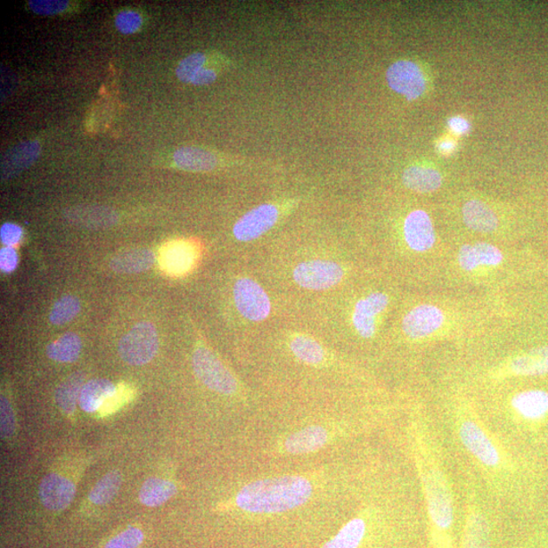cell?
I'll return each mask as SVG.
<instances>
[{
  "label": "cell",
  "instance_id": "obj_1",
  "mask_svg": "<svg viewBox=\"0 0 548 548\" xmlns=\"http://www.w3.org/2000/svg\"><path fill=\"white\" fill-rule=\"evenodd\" d=\"M347 464L338 455L320 462L274 470H249L224 511H233L248 523H266L316 514H331L348 503Z\"/></svg>",
  "mask_w": 548,
  "mask_h": 548
},
{
  "label": "cell",
  "instance_id": "obj_2",
  "mask_svg": "<svg viewBox=\"0 0 548 548\" xmlns=\"http://www.w3.org/2000/svg\"><path fill=\"white\" fill-rule=\"evenodd\" d=\"M422 469V485L430 521L438 533H444L451 528L454 520V509L448 482L436 465H425Z\"/></svg>",
  "mask_w": 548,
  "mask_h": 548
},
{
  "label": "cell",
  "instance_id": "obj_3",
  "mask_svg": "<svg viewBox=\"0 0 548 548\" xmlns=\"http://www.w3.org/2000/svg\"><path fill=\"white\" fill-rule=\"evenodd\" d=\"M194 374L208 389L233 397L240 390L237 378L210 349L199 347L192 355Z\"/></svg>",
  "mask_w": 548,
  "mask_h": 548
},
{
  "label": "cell",
  "instance_id": "obj_4",
  "mask_svg": "<svg viewBox=\"0 0 548 548\" xmlns=\"http://www.w3.org/2000/svg\"><path fill=\"white\" fill-rule=\"evenodd\" d=\"M159 335L155 325L141 323L122 336L119 345L121 359L131 365L149 364L159 352Z\"/></svg>",
  "mask_w": 548,
  "mask_h": 548
},
{
  "label": "cell",
  "instance_id": "obj_5",
  "mask_svg": "<svg viewBox=\"0 0 548 548\" xmlns=\"http://www.w3.org/2000/svg\"><path fill=\"white\" fill-rule=\"evenodd\" d=\"M460 440L470 454L488 469H496L502 463L501 451L479 423L473 420L459 421Z\"/></svg>",
  "mask_w": 548,
  "mask_h": 548
},
{
  "label": "cell",
  "instance_id": "obj_6",
  "mask_svg": "<svg viewBox=\"0 0 548 548\" xmlns=\"http://www.w3.org/2000/svg\"><path fill=\"white\" fill-rule=\"evenodd\" d=\"M292 276L299 287L324 290L339 284L345 276V270L334 261L309 260L299 263Z\"/></svg>",
  "mask_w": 548,
  "mask_h": 548
},
{
  "label": "cell",
  "instance_id": "obj_7",
  "mask_svg": "<svg viewBox=\"0 0 548 548\" xmlns=\"http://www.w3.org/2000/svg\"><path fill=\"white\" fill-rule=\"evenodd\" d=\"M233 292L239 313L247 320L261 323L272 312V303L266 291L249 277L238 280Z\"/></svg>",
  "mask_w": 548,
  "mask_h": 548
},
{
  "label": "cell",
  "instance_id": "obj_8",
  "mask_svg": "<svg viewBox=\"0 0 548 548\" xmlns=\"http://www.w3.org/2000/svg\"><path fill=\"white\" fill-rule=\"evenodd\" d=\"M445 319V313L438 306H416L402 320V331L412 339H427L440 331Z\"/></svg>",
  "mask_w": 548,
  "mask_h": 548
},
{
  "label": "cell",
  "instance_id": "obj_9",
  "mask_svg": "<svg viewBox=\"0 0 548 548\" xmlns=\"http://www.w3.org/2000/svg\"><path fill=\"white\" fill-rule=\"evenodd\" d=\"M390 299L385 292L375 291L356 302L353 325L362 339L374 338L380 316L389 308Z\"/></svg>",
  "mask_w": 548,
  "mask_h": 548
},
{
  "label": "cell",
  "instance_id": "obj_10",
  "mask_svg": "<svg viewBox=\"0 0 548 548\" xmlns=\"http://www.w3.org/2000/svg\"><path fill=\"white\" fill-rule=\"evenodd\" d=\"M387 80L392 90L404 94L408 101L421 97L427 86L419 65L408 61L393 63L387 70Z\"/></svg>",
  "mask_w": 548,
  "mask_h": 548
},
{
  "label": "cell",
  "instance_id": "obj_11",
  "mask_svg": "<svg viewBox=\"0 0 548 548\" xmlns=\"http://www.w3.org/2000/svg\"><path fill=\"white\" fill-rule=\"evenodd\" d=\"M280 211L273 204L255 208L239 219L233 225V236L241 242L258 239L276 224Z\"/></svg>",
  "mask_w": 548,
  "mask_h": 548
},
{
  "label": "cell",
  "instance_id": "obj_12",
  "mask_svg": "<svg viewBox=\"0 0 548 548\" xmlns=\"http://www.w3.org/2000/svg\"><path fill=\"white\" fill-rule=\"evenodd\" d=\"M63 217L67 221L78 228L86 230H105L111 228L119 221L117 211L111 208L96 206V204H84L70 208L64 211Z\"/></svg>",
  "mask_w": 548,
  "mask_h": 548
},
{
  "label": "cell",
  "instance_id": "obj_13",
  "mask_svg": "<svg viewBox=\"0 0 548 548\" xmlns=\"http://www.w3.org/2000/svg\"><path fill=\"white\" fill-rule=\"evenodd\" d=\"M404 233L406 244L414 252H428L436 243L432 218L425 210H414L407 216Z\"/></svg>",
  "mask_w": 548,
  "mask_h": 548
},
{
  "label": "cell",
  "instance_id": "obj_14",
  "mask_svg": "<svg viewBox=\"0 0 548 548\" xmlns=\"http://www.w3.org/2000/svg\"><path fill=\"white\" fill-rule=\"evenodd\" d=\"M77 492L76 486L61 474L50 473L44 478L39 486V498L42 505L50 511L67 509Z\"/></svg>",
  "mask_w": 548,
  "mask_h": 548
},
{
  "label": "cell",
  "instance_id": "obj_15",
  "mask_svg": "<svg viewBox=\"0 0 548 548\" xmlns=\"http://www.w3.org/2000/svg\"><path fill=\"white\" fill-rule=\"evenodd\" d=\"M503 261L499 248L485 242L463 245L458 252L459 266L465 273L498 267Z\"/></svg>",
  "mask_w": 548,
  "mask_h": 548
},
{
  "label": "cell",
  "instance_id": "obj_16",
  "mask_svg": "<svg viewBox=\"0 0 548 548\" xmlns=\"http://www.w3.org/2000/svg\"><path fill=\"white\" fill-rule=\"evenodd\" d=\"M511 377H533L548 374V346L528 350L511 359L500 370Z\"/></svg>",
  "mask_w": 548,
  "mask_h": 548
},
{
  "label": "cell",
  "instance_id": "obj_17",
  "mask_svg": "<svg viewBox=\"0 0 548 548\" xmlns=\"http://www.w3.org/2000/svg\"><path fill=\"white\" fill-rule=\"evenodd\" d=\"M40 155L37 142L21 143L5 153L2 160V178L9 180L18 176L32 166Z\"/></svg>",
  "mask_w": 548,
  "mask_h": 548
},
{
  "label": "cell",
  "instance_id": "obj_18",
  "mask_svg": "<svg viewBox=\"0 0 548 548\" xmlns=\"http://www.w3.org/2000/svg\"><path fill=\"white\" fill-rule=\"evenodd\" d=\"M511 407L525 421L543 420L548 414V392L540 389L519 392L511 397Z\"/></svg>",
  "mask_w": 548,
  "mask_h": 548
},
{
  "label": "cell",
  "instance_id": "obj_19",
  "mask_svg": "<svg viewBox=\"0 0 548 548\" xmlns=\"http://www.w3.org/2000/svg\"><path fill=\"white\" fill-rule=\"evenodd\" d=\"M156 263V255L148 248H136L122 251L114 256L109 266L114 273L121 274H142Z\"/></svg>",
  "mask_w": 548,
  "mask_h": 548
},
{
  "label": "cell",
  "instance_id": "obj_20",
  "mask_svg": "<svg viewBox=\"0 0 548 548\" xmlns=\"http://www.w3.org/2000/svg\"><path fill=\"white\" fill-rule=\"evenodd\" d=\"M368 521L364 514L357 515L346 524L321 548H359L367 536Z\"/></svg>",
  "mask_w": 548,
  "mask_h": 548
},
{
  "label": "cell",
  "instance_id": "obj_21",
  "mask_svg": "<svg viewBox=\"0 0 548 548\" xmlns=\"http://www.w3.org/2000/svg\"><path fill=\"white\" fill-rule=\"evenodd\" d=\"M290 350L299 363L321 368L327 363V353L320 343L310 336L298 334L290 340Z\"/></svg>",
  "mask_w": 548,
  "mask_h": 548
},
{
  "label": "cell",
  "instance_id": "obj_22",
  "mask_svg": "<svg viewBox=\"0 0 548 548\" xmlns=\"http://www.w3.org/2000/svg\"><path fill=\"white\" fill-rule=\"evenodd\" d=\"M117 387L107 379H94L83 386L78 399L79 407L86 413H96L111 397Z\"/></svg>",
  "mask_w": 548,
  "mask_h": 548
},
{
  "label": "cell",
  "instance_id": "obj_23",
  "mask_svg": "<svg viewBox=\"0 0 548 548\" xmlns=\"http://www.w3.org/2000/svg\"><path fill=\"white\" fill-rule=\"evenodd\" d=\"M464 223L469 228L479 233H493L498 228L499 219L485 202L470 200L462 209Z\"/></svg>",
  "mask_w": 548,
  "mask_h": 548
},
{
  "label": "cell",
  "instance_id": "obj_24",
  "mask_svg": "<svg viewBox=\"0 0 548 548\" xmlns=\"http://www.w3.org/2000/svg\"><path fill=\"white\" fill-rule=\"evenodd\" d=\"M174 162L179 169L189 172H208L214 170L217 159L213 153L200 148L179 149L174 153Z\"/></svg>",
  "mask_w": 548,
  "mask_h": 548
},
{
  "label": "cell",
  "instance_id": "obj_25",
  "mask_svg": "<svg viewBox=\"0 0 548 548\" xmlns=\"http://www.w3.org/2000/svg\"><path fill=\"white\" fill-rule=\"evenodd\" d=\"M405 185L420 193L434 192L442 185V176L434 168L425 166L409 167L402 176Z\"/></svg>",
  "mask_w": 548,
  "mask_h": 548
},
{
  "label": "cell",
  "instance_id": "obj_26",
  "mask_svg": "<svg viewBox=\"0 0 548 548\" xmlns=\"http://www.w3.org/2000/svg\"><path fill=\"white\" fill-rule=\"evenodd\" d=\"M195 261V252L192 246L184 242L168 246L162 254V266L166 272L182 274L192 267Z\"/></svg>",
  "mask_w": 548,
  "mask_h": 548
},
{
  "label": "cell",
  "instance_id": "obj_27",
  "mask_svg": "<svg viewBox=\"0 0 548 548\" xmlns=\"http://www.w3.org/2000/svg\"><path fill=\"white\" fill-rule=\"evenodd\" d=\"M178 487L174 482L152 478L144 482L140 492V501L146 507H159L177 495Z\"/></svg>",
  "mask_w": 548,
  "mask_h": 548
},
{
  "label": "cell",
  "instance_id": "obj_28",
  "mask_svg": "<svg viewBox=\"0 0 548 548\" xmlns=\"http://www.w3.org/2000/svg\"><path fill=\"white\" fill-rule=\"evenodd\" d=\"M491 533L487 519L479 511H471L466 519L462 548H489Z\"/></svg>",
  "mask_w": 548,
  "mask_h": 548
},
{
  "label": "cell",
  "instance_id": "obj_29",
  "mask_svg": "<svg viewBox=\"0 0 548 548\" xmlns=\"http://www.w3.org/2000/svg\"><path fill=\"white\" fill-rule=\"evenodd\" d=\"M80 350H82V340L78 334L70 332L51 342L46 348V354L53 361L73 363L78 361Z\"/></svg>",
  "mask_w": 548,
  "mask_h": 548
},
{
  "label": "cell",
  "instance_id": "obj_30",
  "mask_svg": "<svg viewBox=\"0 0 548 548\" xmlns=\"http://www.w3.org/2000/svg\"><path fill=\"white\" fill-rule=\"evenodd\" d=\"M84 376L76 372L58 386L55 392V399L58 406L64 413L71 415L75 413L79 399L80 391L83 389Z\"/></svg>",
  "mask_w": 548,
  "mask_h": 548
},
{
  "label": "cell",
  "instance_id": "obj_31",
  "mask_svg": "<svg viewBox=\"0 0 548 548\" xmlns=\"http://www.w3.org/2000/svg\"><path fill=\"white\" fill-rule=\"evenodd\" d=\"M121 474L117 471L109 472L101 478L92 489L89 499L97 506H103L111 502L121 487Z\"/></svg>",
  "mask_w": 548,
  "mask_h": 548
},
{
  "label": "cell",
  "instance_id": "obj_32",
  "mask_svg": "<svg viewBox=\"0 0 548 548\" xmlns=\"http://www.w3.org/2000/svg\"><path fill=\"white\" fill-rule=\"evenodd\" d=\"M80 312V302L75 296H64L58 299L50 313V323L61 326L70 323Z\"/></svg>",
  "mask_w": 548,
  "mask_h": 548
},
{
  "label": "cell",
  "instance_id": "obj_33",
  "mask_svg": "<svg viewBox=\"0 0 548 548\" xmlns=\"http://www.w3.org/2000/svg\"><path fill=\"white\" fill-rule=\"evenodd\" d=\"M135 397V389L130 386L122 384L117 387L115 393L105 401V404L101 406L98 413L102 418L113 414L124 405L127 404Z\"/></svg>",
  "mask_w": 548,
  "mask_h": 548
},
{
  "label": "cell",
  "instance_id": "obj_34",
  "mask_svg": "<svg viewBox=\"0 0 548 548\" xmlns=\"http://www.w3.org/2000/svg\"><path fill=\"white\" fill-rule=\"evenodd\" d=\"M207 61V57L203 53L190 54L183 60L176 70L177 78L182 83H192L194 77L202 69Z\"/></svg>",
  "mask_w": 548,
  "mask_h": 548
},
{
  "label": "cell",
  "instance_id": "obj_35",
  "mask_svg": "<svg viewBox=\"0 0 548 548\" xmlns=\"http://www.w3.org/2000/svg\"><path fill=\"white\" fill-rule=\"evenodd\" d=\"M144 540L143 532L135 528H130L119 533L105 545V548H137Z\"/></svg>",
  "mask_w": 548,
  "mask_h": 548
},
{
  "label": "cell",
  "instance_id": "obj_36",
  "mask_svg": "<svg viewBox=\"0 0 548 548\" xmlns=\"http://www.w3.org/2000/svg\"><path fill=\"white\" fill-rule=\"evenodd\" d=\"M115 25L123 34H134L143 26V18L135 11H123L117 14Z\"/></svg>",
  "mask_w": 548,
  "mask_h": 548
},
{
  "label": "cell",
  "instance_id": "obj_37",
  "mask_svg": "<svg viewBox=\"0 0 548 548\" xmlns=\"http://www.w3.org/2000/svg\"><path fill=\"white\" fill-rule=\"evenodd\" d=\"M70 3L63 0H32L29 3L31 11L41 16H53L69 9Z\"/></svg>",
  "mask_w": 548,
  "mask_h": 548
},
{
  "label": "cell",
  "instance_id": "obj_38",
  "mask_svg": "<svg viewBox=\"0 0 548 548\" xmlns=\"http://www.w3.org/2000/svg\"><path fill=\"white\" fill-rule=\"evenodd\" d=\"M0 428H2V437L9 438L13 436L16 430V419L10 401L4 396L0 398Z\"/></svg>",
  "mask_w": 548,
  "mask_h": 548
},
{
  "label": "cell",
  "instance_id": "obj_39",
  "mask_svg": "<svg viewBox=\"0 0 548 548\" xmlns=\"http://www.w3.org/2000/svg\"><path fill=\"white\" fill-rule=\"evenodd\" d=\"M23 235V231L20 228L19 225L6 223L2 225V229H0V239H2V242L6 247H13L17 245Z\"/></svg>",
  "mask_w": 548,
  "mask_h": 548
},
{
  "label": "cell",
  "instance_id": "obj_40",
  "mask_svg": "<svg viewBox=\"0 0 548 548\" xmlns=\"http://www.w3.org/2000/svg\"><path fill=\"white\" fill-rule=\"evenodd\" d=\"M19 256L13 247H4L0 250V268L4 273H12L17 268Z\"/></svg>",
  "mask_w": 548,
  "mask_h": 548
},
{
  "label": "cell",
  "instance_id": "obj_41",
  "mask_svg": "<svg viewBox=\"0 0 548 548\" xmlns=\"http://www.w3.org/2000/svg\"><path fill=\"white\" fill-rule=\"evenodd\" d=\"M217 79V73L213 70L202 69L192 79L194 86H208Z\"/></svg>",
  "mask_w": 548,
  "mask_h": 548
},
{
  "label": "cell",
  "instance_id": "obj_42",
  "mask_svg": "<svg viewBox=\"0 0 548 548\" xmlns=\"http://www.w3.org/2000/svg\"><path fill=\"white\" fill-rule=\"evenodd\" d=\"M450 129L457 135H465L469 133L470 126L469 121L462 117H453L448 122Z\"/></svg>",
  "mask_w": 548,
  "mask_h": 548
},
{
  "label": "cell",
  "instance_id": "obj_43",
  "mask_svg": "<svg viewBox=\"0 0 548 548\" xmlns=\"http://www.w3.org/2000/svg\"><path fill=\"white\" fill-rule=\"evenodd\" d=\"M455 143L450 140H446L438 144V151L447 155V153L455 150Z\"/></svg>",
  "mask_w": 548,
  "mask_h": 548
}]
</instances>
